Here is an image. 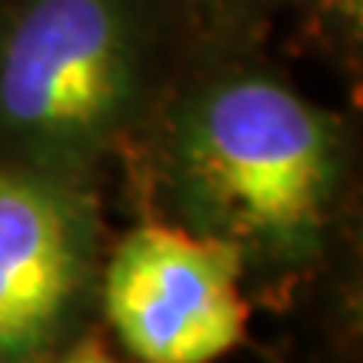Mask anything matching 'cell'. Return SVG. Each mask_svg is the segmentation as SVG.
Returning a JSON list of instances; mask_svg holds the SVG:
<instances>
[{"mask_svg": "<svg viewBox=\"0 0 363 363\" xmlns=\"http://www.w3.org/2000/svg\"><path fill=\"white\" fill-rule=\"evenodd\" d=\"M242 276L224 242L145 221L112 248L97 294L136 363H215L245 339Z\"/></svg>", "mask_w": 363, "mask_h": 363, "instance_id": "obj_4", "label": "cell"}, {"mask_svg": "<svg viewBox=\"0 0 363 363\" xmlns=\"http://www.w3.org/2000/svg\"><path fill=\"white\" fill-rule=\"evenodd\" d=\"M100 291L91 185L0 161V363H49Z\"/></svg>", "mask_w": 363, "mask_h": 363, "instance_id": "obj_3", "label": "cell"}, {"mask_svg": "<svg viewBox=\"0 0 363 363\" xmlns=\"http://www.w3.org/2000/svg\"><path fill=\"white\" fill-rule=\"evenodd\" d=\"M188 45L173 0H9L0 161L91 185L143 133Z\"/></svg>", "mask_w": 363, "mask_h": 363, "instance_id": "obj_2", "label": "cell"}, {"mask_svg": "<svg viewBox=\"0 0 363 363\" xmlns=\"http://www.w3.org/2000/svg\"><path fill=\"white\" fill-rule=\"evenodd\" d=\"M6 4H9V0H0V21H4V13H6Z\"/></svg>", "mask_w": 363, "mask_h": 363, "instance_id": "obj_8", "label": "cell"}, {"mask_svg": "<svg viewBox=\"0 0 363 363\" xmlns=\"http://www.w3.org/2000/svg\"><path fill=\"white\" fill-rule=\"evenodd\" d=\"M191 43H257L294 0H173Z\"/></svg>", "mask_w": 363, "mask_h": 363, "instance_id": "obj_5", "label": "cell"}, {"mask_svg": "<svg viewBox=\"0 0 363 363\" xmlns=\"http://www.w3.org/2000/svg\"><path fill=\"white\" fill-rule=\"evenodd\" d=\"M49 363H128V360H121L97 333H79Z\"/></svg>", "mask_w": 363, "mask_h": 363, "instance_id": "obj_7", "label": "cell"}, {"mask_svg": "<svg viewBox=\"0 0 363 363\" xmlns=\"http://www.w3.org/2000/svg\"><path fill=\"white\" fill-rule=\"evenodd\" d=\"M288 13H297L300 40L336 55L345 64L360 55L363 0H294Z\"/></svg>", "mask_w": 363, "mask_h": 363, "instance_id": "obj_6", "label": "cell"}, {"mask_svg": "<svg viewBox=\"0 0 363 363\" xmlns=\"http://www.w3.org/2000/svg\"><path fill=\"white\" fill-rule=\"evenodd\" d=\"M255 43H191L143 128L167 224L218 240L242 267L297 279L330 248L351 176L339 116L257 61Z\"/></svg>", "mask_w": 363, "mask_h": 363, "instance_id": "obj_1", "label": "cell"}]
</instances>
